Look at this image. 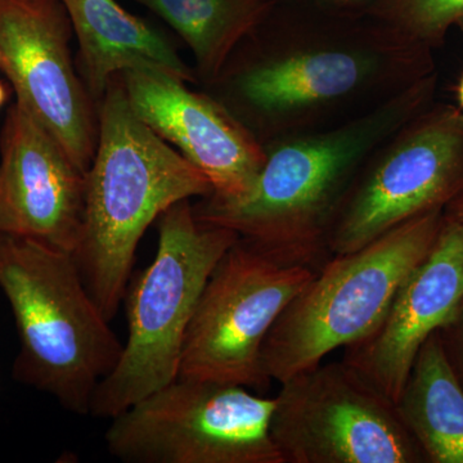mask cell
Returning a JSON list of instances; mask_svg holds the SVG:
<instances>
[{
  "label": "cell",
  "mask_w": 463,
  "mask_h": 463,
  "mask_svg": "<svg viewBox=\"0 0 463 463\" xmlns=\"http://www.w3.org/2000/svg\"><path fill=\"white\" fill-rule=\"evenodd\" d=\"M259 44L213 85L263 146L345 123L437 71L431 50L385 24L319 7L288 14Z\"/></svg>",
  "instance_id": "obj_1"
},
{
  "label": "cell",
  "mask_w": 463,
  "mask_h": 463,
  "mask_svg": "<svg viewBox=\"0 0 463 463\" xmlns=\"http://www.w3.org/2000/svg\"><path fill=\"white\" fill-rule=\"evenodd\" d=\"M437 71L345 123L264 146L254 184L236 199L203 197L201 222L236 232L288 257L322 267L347 194L368 157L390 136L434 103Z\"/></svg>",
  "instance_id": "obj_2"
},
{
  "label": "cell",
  "mask_w": 463,
  "mask_h": 463,
  "mask_svg": "<svg viewBox=\"0 0 463 463\" xmlns=\"http://www.w3.org/2000/svg\"><path fill=\"white\" fill-rule=\"evenodd\" d=\"M118 76L100 99L99 141L85 175L83 227L72 252L109 322L124 301L137 248L152 222L179 201L213 192L206 176L136 115Z\"/></svg>",
  "instance_id": "obj_3"
},
{
  "label": "cell",
  "mask_w": 463,
  "mask_h": 463,
  "mask_svg": "<svg viewBox=\"0 0 463 463\" xmlns=\"http://www.w3.org/2000/svg\"><path fill=\"white\" fill-rule=\"evenodd\" d=\"M0 288L20 339L14 376L69 412L90 416L94 392L114 371L124 345L72 254L0 233Z\"/></svg>",
  "instance_id": "obj_4"
},
{
  "label": "cell",
  "mask_w": 463,
  "mask_h": 463,
  "mask_svg": "<svg viewBox=\"0 0 463 463\" xmlns=\"http://www.w3.org/2000/svg\"><path fill=\"white\" fill-rule=\"evenodd\" d=\"M236 232L201 222L190 200L179 201L158 218L156 257L130 279L128 339L111 373L91 398L90 416L112 420L178 379L185 334L207 279Z\"/></svg>",
  "instance_id": "obj_5"
},
{
  "label": "cell",
  "mask_w": 463,
  "mask_h": 463,
  "mask_svg": "<svg viewBox=\"0 0 463 463\" xmlns=\"http://www.w3.org/2000/svg\"><path fill=\"white\" fill-rule=\"evenodd\" d=\"M443 222L444 210H435L328 259L268 334L261 349L265 377L282 383L370 336L407 274L430 251Z\"/></svg>",
  "instance_id": "obj_6"
},
{
  "label": "cell",
  "mask_w": 463,
  "mask_h": 463,
  "mask_svg": "<svg viewBox=\"0 0 463 463\" xmlns=\"http://www.w3.org/2000/svg\"><path fill=\"white\" fill-rule=\"evenodd\" d=\"M321 268L239 237L201 294L178 377L267 392L272 381L261 368L264 341Z\"/></svg>",
  "instance_id": "obj_7"
},
{
  "label": "cell",
  "mask_w": 463,
  "mask_h": 463,
  "mask_svg": "<svg viewBox=\"0 0 463 463\" xmlns=\"http://www.w3.org/2000/svg\"><path fill=\"white\" fill-rule=\"evenodd\" d=\"M274 407L243 386L178 377L114 417L106 447L125 463H285Z\"/></svg>",
  "instance_id": "obj_8"
},
{
  "label": "cell",
  "mask_w": 463,
  "mask_h": 463,
  "mask_svg": "<svg viewBox=\"0 0 463 463\" xmlns=\"http://www.w3.org/2000/svg\"><path fill=\"white\" fill-rule=\"evenodd\" d=\"M463 194V109L431 103L390 136L356 176L331 232L349 254Z\"/></svg>",
  "instance_id": "obj_9"
},
{
  "label": "cell",
  "mask_w": 463,
  "mask_h": 463,
  "mask_svg": "<svg viewBox=\"0 0 463 463\" xmlns=\"http://www.w3.org/2000/svg\"><path fill=\"white\" fill-rule=\"evenodd\" d=\"M279 385L270 432L285 463H428L394 402L345 362Z\"/></svg>",
  "instance_id": "obj_10"
},
{
  "label": "cell",
  "mask_w": 463,
  "mask_h": 463,
  "mask_svg": "<svg viewBox=\"0 0 463 463\" xmlns=\"http://www.w3.org/2000/svg\"><path fill=\"white\" fill-rule=\"evenodd\" d=\"M70 20L60 0H0V69L25 108L87 174L99 118L76 75Z\"/></svg>",
  "instance_id": "obj_11"
},
{
  "label": "cell",
  "mask_w": 463,
  "mask_h": 463,
  "mask_svg": "<svg viewBox=\"0 0 463 463\" xmlns=\"http://www.w3.org/2000/svg\"><path fill=\"white\" fill-rule=\"evenodd\" d=\"M118 78L136 115L206 176L212 196L236 199L251 188L264 146L221 102L158 67H136Z\"/></svg>",
  "instance_id": "obj_12"
},
{
  "label": "cell",
  "mask_w": 463,
  "mask_h": 463,
  "mask_svg": "<svg viewBox=\"0 0 463 463\" xmlns=\"http://www.w3.org/2000/svg\"><path fill=\"white\" fill-rule=\"evenodd\" d=\"M85 175L16 100L0 132V233L72 254L83 227Z\"/></svg>",
  "instance_id": "obj_13"
},
{
  "label": "cell",
  "mask_w": 463,
  "mask_h": 463,
  "mask_svg": "<svg viewBox=\"0 0 463 463\" xmlns=\"http://www.w3.org/2000/svg\"><path fill=\"white\" fill-rule=\"evenodd\" d=\"M462 306L463 223L444 214L430 251L401 283L379 327L345 347L341 361L395 402L423 343Z\"/></svg>",
  "instance_id": "obj_14"
},
{
  "label": "cell",
  "mask_w": 463,
  "mask_h": 463,
  "mask_svg": "<svg viewBox=\"0 0 463 463\" xmlns=\"http://www.w3.org/2000/svg\"><path fill=\"white\" fill-rule=\"evenodd\" d=\"M79 43L85 88L102 99L116 76L141 66L158 67L194 83L196 76L156 30L115 0H60Z\"/></svg>",
  "instance_id": "obj_15"
},
{
  "label": "cell",
  "mask_w": 463,
  "mask_h": 463,
  "mask_svg": "<svg viewBox=\"0 0 463 463\" xmlns=\"http://www.w3.org/2000/svg\"><path fill=\"white\" fill-rule=\"evenodd\" d=\"M428 463H463V389L439 331L423 343L394 402Z\"/></svg>",
  "instance_id": "obj_16"
},
{
  "label": "cell",
  "mask_w": 463,
  "mask_h": 463,
  "mask_svg": "<svg viewBox=\"0 0 463 463\" xmlns=\"http://www.w3.org/2000/svg\"><path fill=\"white\" fill-rule=\"evenodd\" d=\"M184 39L199 74L213 85L241 43L277 7V0H134Z\"/></svg>",
  "instance_id": "obj_17"
},
{
  "label": "cell",
  "mask_w": 463,
  "mask_h": 463,
  "mask_svg": "<svg viewBox=\"0 0 463 463\" xmlns=\"http://www.w3.org/2000/svg\"><path fill=\"white\" fill-rule=\"evenodd\" d=\"M368 16L434 51L453 27L463 32V0H376Z\"/></svg>",
  "instance_id": "obj_18"
},
{
  "label": "cell",
  "mask_w": 463,
  "mask_h": 463,
  "mask_svg": "<svg viewBox=\"0 0 463 463\" xmlns=\"http://www.w3.org/2000/svg\"><path fill=\"white\" fill-rule=\"evenodd\" d=\"M450 368L463 389V306L455 318L439 330Z\"/></svg>",
  "instance_id": "obj_19"
},
{
  "label": "cell",
  "mask_w": 463,
  "mask_h": 463,
  "mask_svg": "<svg viewBox=\"0 0 463 463\" xmlns=\"http://www.w3.org/2000/svg\"><path fill=\"white\" fill-rule=\"evenodd\" d=\"M376 0H316L319 8L344 16H368Z\"/></svg>",
  "instance_id": "obj_20"
},
{
  "label": "cell",
  "mask_w": 463,
  "mask_h": 463,
  "mask_svg": "<svg viewBox=\"0 0 463 463\" xmlns=\"http://www.w3.org/2000/svg\"><path fill=\"white\" fill-rule=\"evenodd\" d=\"M444 214H446L448 218L455 219V221L463 223V194L446 207Z\"/></svg>",
  "instance_id": "obj_21"
},
{
  "label": "cell",
  "mask_w": 463,
  "mask_h": 463,
  "mask_svg": "<svg viewBox=\"0 0 463 463\" xmlns=\"http://www.w3.org/2000/svg\"><path fill=\"white\" fill-rule=\"evenodd\" d=\"M9 97L8 88L5 87V84L3 81H0V109L5 105Z\"/></svg>",
  "instance_id": "obj_22"
},
{
  "label": "cell",
  "mask_w": 463,
  "mask_h": 463,
  "mask_svg": "<svg viewBox=\"0 0 463 463\" xmlns=\"http://www.w3.org/2000/svg\"><path fill=\"white\" fill-rule=\"evenodd\" d=\"M457 100H458V108L463 109V74L457 85Z\"/></svg>",
  "instance_id": "obj_23"
},
{
  "label": "cell",
  "mask_w": 463,
  "mask_h": 463,
  "mask_svg": "<svg viewBox=\"0 0 463 463\" xmlns=\"http://www.w3.org/2000/svg\"><path fill=\"white\" fill-rule=\"evenodd\" d=\"M0 66H2V60H0Z\"/></svg>",
  "instance_id": "obj_24"
},
{
  "label": "cell",
  "mask_w": 463,
  "mask_h": 463,
  "mask_svg": "<svg viewBox=\"0 0 463 463\" xmlns=\"http://www.w3.org/2000/svg\"><path fill=\"white\" fill-rule=\"evenodd\" d=\"M277 2H279V0H277Z\"/></svg>",
  "instance_id": "obj_25"
}]
</instances>
